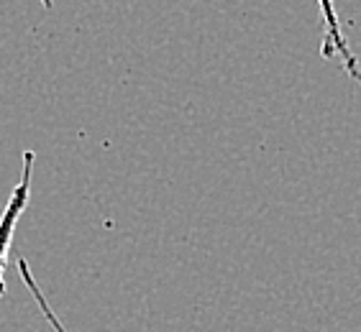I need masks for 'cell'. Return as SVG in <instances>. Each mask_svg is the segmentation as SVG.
<instances>
[{
	"instance_id": "3957f363",
	"label": "cell",
	"mask_w": 361,
	"mask_h": 332,
	"mask_svg": "<svg viewBox=\"0 0 361 332\" xmlns=\"http://www.w3.org/2000/svg\"><path fill=\"white\" fill-rule=\"evenodd\" d=\"M44 3V8H51V0H42Z\"/></svg>"
},
{
	"instance_id": "6da1fadb",
	"label": "cell",
	"mask_w": 361,
	"mask_h": 332,
	"mask_svg": "<svg viewBox=\"0 0 361 332\" xmlns=\"http://www.w3.org/2000/svg\"><path fill=\"white\" fill-rule=\"evenodd\" d=\"M34 151H23V166H21V179L13 187L11 197H8V205L0 215V297L6 291V269H8V256H11V245H13V233L16 225L21 220L23 210L28 205V197H31V177H34Z\"/></svg>"
},
{
	"instance_id": "7a4b0ae2",
	"label": "cell",
	"mask_w": 361,
	"mask_h": 332,
	"mask_svg": "<svg viewBox=\"0 0 361 332\" xmlns=\"http://www.w3.org/2000/svg\"><path fill=\"white\" fill-rule=\"evenodd\" d=\"M18 274H21L23 284L28 286V291H31V297L36 299V305H39V309H42V314L47 317V322L51 325V330L54 332H67V327L62 325V319L56 317V312L51 309V305H49V299L42 294V289H39V281L34 279V274H31V266H28L23 258H18Z\"/></svg>"
}]
</instances>
